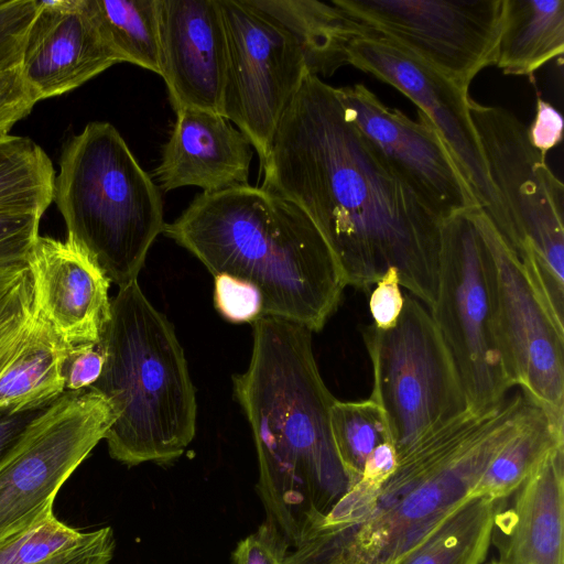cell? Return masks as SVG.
I'll use <instances>...</instances> for the list:
<instances>
[{
	"label": "cell",
	"mask_w": 564,
	"mask_h": 564,
	"mask_svg": "<svg viewBox=\"0 0 564 564\" xmlns=\"http://www.w3.org/2000/svg\"><path fill=\"white\" fill-rule=\"evenodd\" d=\"M260 172L262 189L311 218L346 286L368 290L393 268L409 294L433 305L443 220L357 127L337 87L306 74Z\"/></svg>",
	"instance_id": "cell-1"
},
{
	"label": "cell",
	"mask_w": 564,
	"mask_h": 564,
	"mask_svg": "<svg viewBox=\"0 0 564 564\" xmlns=\"http://www.w3.org/2000/svg\"><path fill=\"white\" fill-rule=\"evenodd\" d=\"M251 326V360L232 378L234 391L253 434L267 520L295 546L351 487L330 430L336 399L308 328L270 315Z\"/></svg>",
	"instance_id": "cell-2"
},
{
	"label": "cell",
	"mask_w": 564,
	"mask_h": 564,
	"mask_svg": "<svg viewBox=\"0 0 564 564\" xmlns=\"http://www.w3.org/2000/svg\"><path fill=\"white\" fill-rule=\"evenodd\" d=\"M527 413L517 392L484 413L466 412L397 455L394 471L368 492L358 521L314 525L296 545L293 564H393L474 498Z\"/></svg>",
	"instance_id": "cell-3"
},
{
	"label": "cell",
	"mask_w": 564,
	"mask_h": 564,
	"mask_svg": "<svg viewBox=\"0 0 564 564\" xmlns=\"http://www.w3.org/2000/svg\"><path fill=\"white\" fill-rule=\"evenodd\" d=\"M163 232L214 276L253 284L263 315L319 332L341 300V271L311 218L261 187L202 193Z\"/></svg>",
	"instance_id": "cell-4"
},
{
	"label": "cell",
	"mask_w": 564,
	"mask_h": 564,
	"mask_svg": "<svg viewBox=\"0 0 564 564\" xmlns=\"http://www.w3.org/2000/svg\"><path fill=\"white\" fill-rule=\"evenodd\" d=\"M100 345L105 364L89 389L117 414L105 435L110 456L128 466L180 457L195 436V390L173 326L138 280L111 300Z\"/></svg>",
	"instance_id": "cell-5"
},
{
	"label": "cell",
	"mask_w": 564,
	"mask_h": 564,
	"mask_svg": "<svg viewBox=\"0 0 564 564\" xmlns=\"http://www.w3.org/2000/svg\"><path fill=\"white\" fill-rule=\"evenodd\" d=\"M53 202L66 239L86 251L110 282L137 280L164 230L163 202L118 130L94 121L63 145Z\"/></svg>",
	"instance_id": "cell-6"
},
{
	"label": "cell",
	"mask_w": 564,
	"mask_h": 564,
	"mask_svg": "<svg viewBox=\"0 0 564 564\" xmlns=\"http://www.w3.org/2000/svg\"><path fill=\"white\" fill-rule=\"evenodd\" d=\"M490 180L510 220L506 243L558 327L564 328V186L509 110L469 98Z\"/></svg>",
	"instance_id": "cell-7"
},
{
	"label": "cell",
	"mask_w": 564,
	"mask_h": 564,
	"mask_svg": "<svg viewBox=\"0 0 564 564\" xmlns=\"http://www.w3.org/2000/svg\"><path fill=\"white\" fill-rule=\"evenodd\" d=\"M471 210L443 221L437 291L429 312L460 378L468 412L480 414L516 386L499 328L495 261Z\"/></svg>",
	"instance_id": "cell-8"
},
{
	"label": "cell",
	"mask_w": 564,
	"mask_h": 564,
	"mask_svg": "<svg viewBox=\"0 0 564 564\" xmlns=\"http://www.w3.org/2000/svg\"><path fill=\"white\" fill-rule=\"evenodd\" d=\"M372 367L370 399L383 410L395 453L468 412L463 384L427 307L404 294L397 324L362 330Z\"/></svg>",
	"instance_id": "cell-9"
},
{
	"label": "cell",
	"mask_w": 564,
	"mask_h": 564,
	"mask_svg": "<svg viewBox=\"0 0 564 564\" xmlns=\"http://www.w3.org/2000/svg\"><path fill=\"white\" fill-rule=\"evenodd\" d=\"M117 417L87 388L65 391L26 426L0 462V545L53 514L55 497Z\"/></svg>",
	"instance_id": "cell-10"
},
{
	"label": "cell",
	"mask_w": 564,
	"mask_h": 564,
	"mask_svg": "<svg viewBox=\"0 0 564 564\" xmlns=\"http://www.w3.org/2000/svg\"><path fill=\"white\" fill-rule=\"evenodd\" d=\"M227 37L221 116L256 150L260 170L280 120L308 74L295 36L250 0H220Z\"/></svg>",
	"instance_id": "cell-11"
},
{
	"label": "cell",
	"mask_w": 564,
	"mask_h": 564,
	"mask_svg": "<svg viewBox=\"0 0 564 564\" xmlns=\"http://www.w3.org/2000/svg\"><path fill=\"white\" fill-rule=\"evenodd\" d=\"M333 1L466 90L495 64L503 0Z\"/></svg>",
	"instance_id": "cell-12"
},
{
	"label": "cell",
	"mask_w": 564,
	"mask_h": 564,
	"mask_svg": "<svg viewBox=\"0 0 564 564\" xmlns=\"http://www.w3.org/2000/svg\"><path fill=\"white\" fill-rule=\"evenodd\" d=\"M347 64L408 97L432 122L480 209L507 242L510 220L495 188L468 109V90L377 33L347 47Z\"/></svg>",
	"instance_id": "cell-13"
},
{
	"label": "cell",
	"mask_w": 564,
	"mask_h": 564,
	"mask_svg": "<svg viewBox=\"0 0 564 564\" xmlns=\"http://www.w3.org/2000/svg\"><path fill=\"white\" fill-rule=\"evenodd\" d=\"M496 268L499 328L514 386L564 432V329L533 290L521 264L489 218L471 210Z\"/></svg>",
	"instance_id": "cell-14"
},
{
	"label": "cell",
	"mask_w": 564,
	"mask_h": 564,
	"mask_svg": "<svg viewBox=\"0 0 564 564\" xmlns=\"http://www.w3.org/2000/svg\"><path fill=\"white\" fill-rule=\"evenodd\" d=\"M338 91L357 127L434 215L444 221L479 207L444 141L422 111L417 110L419 121H413L386 106L364 84L339 87Z\"/></svg>",
	"instance_id": "cell-15"
},
{
	"label": "cell",
	"mask_w": 564,
	"mask_h": 564,
	"mask_svg": "<svg viewBox=\"0 0 564 564\" xmlns=\"http://www.w3.org/2000/svg\"><path fill=\"white\" fill-rule=\"evenodd\" d=\"M161 74L174 110L221 111L227 37L220 0H158Z\"/></svg>",
	"instance_id": "cell-16"
},
{
	"label": "cell",
	"mask_w": 564,
	"mask_h": 564,
	"mask_svg": "<svg viewBox=\"0 0 564 564\" xmlns=\"http://www.w3.org/2000/svg\"><path fill=\"white\" fill-rule=\"evenodd\" d=\"M117 63L88 0H37L20 64L37 101L74 90Z\"/></svg>",
	"instance_id": "cell-17"
},
{
	"label": "cell",
	"mask_w": 564,
	"mask_h": 564,
	"mask_svg": "<svg viewBox=\"0 0 564 564\" xmlns=\"http://www.w3.org/2000/svg\"><path fill=\"white\" fill-rule=\"evenodd\" d=\"M37 308L70 346L98 344L110 318V280L73 241L39 236L28 259Z\"/></svg>",
	"instance_id": "cell-18"
},
{
	"label": "cell",
	"mask_w": 564,
	"mask_h": 564,
	"mask_svg": "<svg viewBox=\"0 0 564 564\" xmlns=\"http://www.w3.org/2000/svg\"><path fill=\"white\" fill-rule=\"evenodd\" d=\"M176 120L153 174L163 189L197 186L215 193L248 185L252 145L224 116L197 108L175 110Z\"/></svg>",
	"instance_id": "cell-19"
},
{
	"label": "cell",
	"mask_w": 564,
	"mask_h": 564,
	"mask_svg": "<svg viewBox=\"0 0 564 564\" xmlns=\"http://www.w3.org/2000/svg\"><path fill=\"white\" fill-rule=\"evenodd\" d=\"M563 456L560 444L518 488L513 508L496 513L500 564H563Z\"/></svg>",
	"instance_id": "cell-20"
},
{
	"label": "cell",
	"mask_w": 564,
	"mask_h": 564,
	"mask_svg": "<svg viewBox=\"0 0 564 564\" xmlns=\"http://www.w3.org/2000/svg\"><path fill=\"white\" fill-rule=\"evenodd\" d=\"M297 40L308 74L330 76L347 65V47L357 37L376 33L334 1L250 0Z\"/></svg>",
	"instance_id": "cell-21"
},
{
	"label": "cell",
	"mask_w": 564,
	"mask_h": 564,
	"mask_svg": "<svg viewBox=\"0 0 564 564\" xmlns=\"http://www.w3.org/2000/svg\"><path fill=\"white\" fill-rule=\"evenodd\" d=\"M564 51V0H503L495 65L532 75Z\"/></svg>",
	"instance_id": "cell-22"
},
{
	"label": "cell",
	"mask_w": 564,
	"mask_h": 564,
	"mask_svg": "<svg viewBox=\"0 0 564 564\" xmlns=\"http://www.w3.org/2000/svg\"><path fill=\"white\" fill-rule=\"evenodd\" d=\"M70 348L39 312L23 349L0 377V409L42 408L58 399Z\"/></svg>",
	"instance_id": "cell-23"
},
{
	"label": "cell",
	"mask_w": 564,
	"mask_h": 564,
	"mask_svg": "<svg viewBox=\"0 0 564 564\" xmlns=\"http://www.w3.org/2000/svg\"><path fill=\"white\" fill-rule=\"evenodd\" d=\"M560 444H564V432L556 431L533 402L520 429L488 465L473 497L499 500L512 494Z\"/></svg>",
	"instance_id": "cell-24"
},
{
	"label": "cell",
	"mask_w": 564,
	"mask_h": 564,
	"mask_svg": "<svg viewBox=\"0 0 564 564\" xmlns=\"http://www.w3.org/2000/svg\"><path fill=\"white\" fill-rule=\"evenodd\" d=\"M55 175L48 155L30 138L0 140V214L42 217L53 202Z\"/></svg>",
	"instance_id": "cell-25"
},
{
	"label": "cell",
	"mask_w": 564,
	"mask_h": 564,
	"mask_svg": "<svg viewBox=\"0 0 564 564\" xmlns=\"http://www.w3.org/2000/svg\"><path fill=\"white\" fill-rule=\"evenodd\" d=\"M496 500L476 497L393 564H480L495 527Z\"/></svg>",
	"instance_id": "cell-26"
},
{
	"label": "cell",
	"mask_w": 564,
	"mask_h": 564,
	"mask_svg": "<svg viewBox=\"0 0 564 564\" xmlns=\"http://www.w3.org/2000/svg\"><path fill=\"white\" fill-rule=\"evenodd\" d=\"M105 42L119 63L161 74L158 0H88Z\"/></svg>",
	"instance_id": "cell-27"
},
{
	"label": "cell",
	"mask_w": 564,
	"mask_h": 564,
	"mask_svg": "<svg viewBox=\"0 0 564 564\" xmlns=\"http://www.w3.org/2000/svg\"><path fill=\"white\" fill-rule=\"evenodd\" d=\"M329 422L337 455L352 486L372 451L383 442H392L387 416L370 398L336 399L329 410Z\"/></svg>",
	"instance_id": "cell-28"
},
{
	"label": "cell",
	"mask_w": 564,
	"mask_h": 564,
	"mask_svg": "<svg viewBox=\"0 0 564 564\" xmlns=\"http://www.w3.org/2000/svg\"><path fill=\"white\" fill-rule=\"evenodd\" d=\"M37 315L28 263L0 268V377L23 349Z\"/></svg>",
	"instance_id": "cell-29"
},
{
	"label": "cell",
	"mask_w": 564,
	"mask_h": 564,
	"mask_svg": "<svg viewBox=\"0 0 564 564\" xmlns=\"http://www.w3.org/2000/svg\"><path fill=\"white\" fill-rule=\"evenodd\" d=\"M101 529L82 532L55 514L0 545V564H39L97 539Z\"/></svg>",
	"instance_id": "cell-30"
},
{
	"label": "cell",
	"mask_w": 564,
	"mask_h": 564,
	"mask_svg": "<svg viewBox=\"0 0 564 564\" xmlns=\"http://www.w3.org/2000/svg\"><path fill=\"white\" fill-rule=\"evenodd\" d=\"M37 0H0V73L21 64Z\"/></svg>",
	"instance_id": "cell-31"
},
{
	"label": "cell",
	"mask_w": 564,
	"mask_h": 564,
	"mask_svg": "<svg viewBox=\"0 0 564 564\" xmlns=\"http://www.w3.org/2000/svg\"><path fill=\"white\" fill-rule=\"evenodd\" d=\"M214 301L218 312L232 323H252L263 315L262 296L248 281L229 274L214 276Z\"/></svg>",
	"instance_id": "cell-32"
},
{
	"label": "cell",
	"mask_w": 564,
	"mask_h": 564,
	"mask_svg": "<svg viewBox=\"0 0 564 564\" xmlns=\"http://www.w3.org/2000/svg\"><path fill=\"white\" fill-rule=\"evenodd\" d=\"M40 220L30 214H0V268L28 263L40 236Z\"/></svg>",
	"instance_id": "cell-33"
},
{
	"label": "cell",
	"mask_w": 564,
	"mask_h": 564,
	"mask_svg": "<svg viewBox=\"0 0 564 564\" xmlns=\"http://www.w3.org/2000/svg\"><path fill=\"white\" fill-rule=\"evenodd\" d=\"M289 549L279 530L265 520L256 532L238 543L232 564H285Z\"/></svg>",
	"instance_id": "cell-34"
},
{
	"label": "cell",
	"mask_w": 564,
	"mask_h": 564,
	"mask_svg": "<svg viewBox=\"0 0 564 564\" xmlns=\"http://www.w3.org/2000/svg\"><path fill=\"white\" fill-rule=\"evenodd\" d=\"M37 102L21 75L20 66L0 73V140L10 135L13 126L25 118Z\"/></svg>",
	"instance_id": "cell-35"
},
{
	"label": "cell",
	"mask_w": 564,
	"mask_h": 564,
	"mask_svg": "<svg viewBox=\"0 0 564 564\" xmlns=\"http://www.w3.org/2000/svg\"><path fill=\"white\" fill-rule=\"evenodd\" d=\"M375 285L368 303L372 325L378 329H390L397 324L404 306L398 271L389 269Z\"/></svg>",
	"instance_id": "cell-36"
},
{
	"label": "cell",
	"mask_w": 564,
	"mask_h": 564,
	"mask_svg": "<svg viewBox=\"0 0 564 564\" xmlns=\"http://www.w3.org/2000/svg\"><path fill=\"white\" fill-rule=\"evenodd\" d=\"M104 364L100 341L72 346L64 366L65 391L89 388L99 378Z\"/></svg>",
	"instance_id": "cell-37"
},
{
	"label": "cell",
	"mask_w": 564,
	"mask_h": 564,
	"mask_svg": "<svg viewBox=\"0 0 564 564\" xmlns=\"http://www.w3.org/2000/svg\"><path fill=\"white\" fill-rule=\"evenodd\" d=\"M562 134V115L550 102L538 98L534 119L528 126L530 143L546 156V153L561 142Z\"/></svg>",
	"instance_id": "cell-38"
},
{
	"label": "cell",
	"mask_w": 564,
	"mask_h": 564,
	"mask_svg": "<svg viewBox=\"0 0 564 564\" xmlns=\"http://www.w3.org/2000/svg\"><path fill=\"white\" fill-rule=\"evenodd\" d=\"M115 551V538L111 528H101L97 539L63 552L39 564H108Z\"/></svg>",
	"instance_id": "cell-39"
},
{
	"label": "cell",
	"mask_w": 564,
	"mask_h": 564,
	"mask_svg": "<svg viewBox=\"0 0 564 564\" xmlns=\"http://www.w3.org/2000/svg\"><path fill=\"white\" fill-rule=\"evenodd\" d=\"M48 405L21 411L0 409V462L13 448L31 421Z\"/></svg>",
	"instance_id": "cell-40"
},
{
	"label": "cell",
	"mask_w": 564,
	"mask_h": 564,
	"mask_svg": "<svg viewBox=\"0 0 564 564\" xmlns=\"http://www.w3.org/2000/svg\"><path fill=\"white\" fill-rule=\"evenodd\" d=\"M397 453L391 441L379 444L367 458L360 478L380 486L395 469Z\"/></svg>",
	"instance_id": "cell-41"
},
{
	"label": "cell",
	"mask_w": 564,
	"mask_h": 564,
	"mask_svg": "<svg viewBox=\"0 0 564 564\" xmlns=\"http://www.w3.org/2000/svg\"><path fill=\"white\" fill-rule=\"evenodd\" d=\"M491 564H500L499 562H492Z\"/></svg>",
	"instance_id": "cell-42"
}]
</instances>
